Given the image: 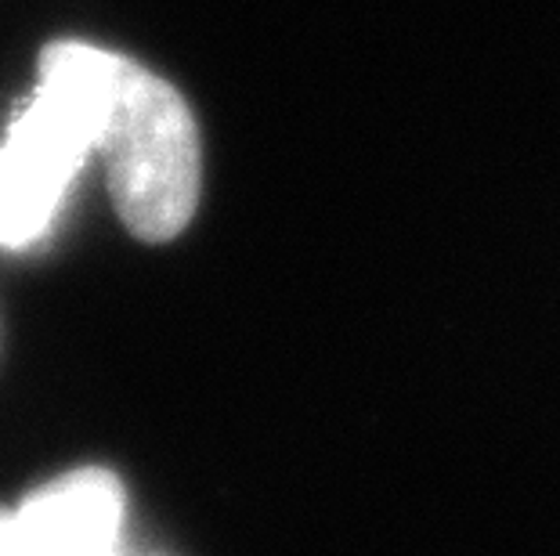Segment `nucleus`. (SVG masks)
<instances>
[{"label":"nucleus","instance_id":"f03ea898","mask_svg":"<svg viewBox=\"0 0 560 556\" xmlns=\"http://www.w3.org/2000/svg\"><path fill=\"white\" fill-rule=\"evenodd\" d=\"M98 152L127 232L141 242L177 239L202 185L199 127L177 87L116 55Z\"/></svg>","mask_w":560,"mask_h":556},{"label":"nucleus","instance_id":"7ed1b4c3","mask_svg":"<svg viewBox=\"0 0 560 556\" xmlns=\"http://www.w3.org/2000/svg\"><path fill=\"white\" fill-rule=\"evenodd\" d=\"M124 484L109 470H69L0 506V556H124Z\"/></svg>","mask_w":560,"mask_h":556},{"label":"nucleus","instance_id":"f257e3e1","mask_svg":"<svg viewBox=\"0 0 560 556\" xmlns=\"http://www.w3.org/2000/svg\"><path fill=\"white\" fill-rule=\"evenodd\" d=\"M113 66V51L83 40L44 47L37 91L0 141V250L37 242L98 152Z\"/></svg>","mask_w":560,"mask_h":556}]
</instances>
